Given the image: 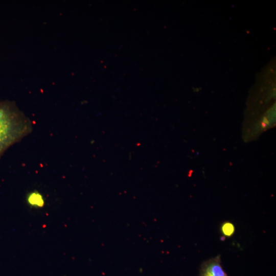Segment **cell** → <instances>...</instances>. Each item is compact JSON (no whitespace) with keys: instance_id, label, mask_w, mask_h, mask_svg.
<instances>
[{"instance_id":"1","label":"cell","mask_w":276,"mask_h":276,"mask_svg":"<svg viewBox=\"0 0 276 276\" xmlns=\"http://www.w3.org/2000/svg\"><path fill=\"white\" fill-rule=\"evenodd\" d=\"M32 130V122L14 102L0 101V158L10 147Z\"/></svg>"},{"instance_id":"2","label":"cell","mask_w":276,"mask_h":276,"mask_svg":"<svg viewBox=\"0 0 276 276\" xmlns=\"http://www.w3.org/2000/svg\"><path fill=\"white\" fill-rule=\"evenodd\" d=\"M199 276H229L221 265L220 256L211 258L201 265Z\"/></svg>"},{"instance_id":"3","label":"cell","mask_w":276,"mask_h":276,"mask_svg":"<svg viewBox=\"0 0 276 276\" xmlns=\"http://www.w3.org/2000/svg\"><path fill=\"white\" fill-rule=\"evenodd\" d=\"M27 204L33 209H42L45 204V200L44 196L39 191L33 190L26 196Z\"/></svg>"},{"instance_id":"4","label":"cell","mask_w":276,"mask_h":276,"mask_svg":"<svg viewBox=\"0 0 276 276\" xmlns=\"http://www.w3.org/2000/svg\"><path fill=\"white\" fill-rule=\"evenodd\" d=\"M220 231L224 237H231L235 233V227L231 222L224 221L221 225Z\"/></svg>"}]
</instances>
